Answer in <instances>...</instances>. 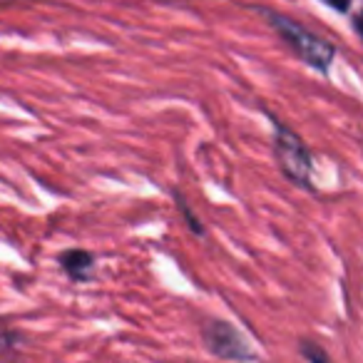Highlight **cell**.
Wrapping results in <instances>:
<instances>
[{
	"label": "cell",
	"mask_w": 363,
	"mask_h": 363,
	"mask_svg": "<svg viewBox=\"0 0 363 363\" xmlns=\"http://www.w3.org/2000/svg\"><path fill=\"white\" fill-rule=\"evenodd\" d=\"M262 16L267 18L269 26L274 28V33L291 48V52L303 62V65H308L316 72H328L333 57H336V48H333L331 43L318 38L316 33H311L308 28L298 26V23L291 21V18L281 16V13L262 11Z\"/></svg>",
	"instance_id": "obj_1"
},
{
	"label": "cell",
	"mask_w": 363,
	"mask_h": 363,
	"mask_svg": "<svg viewBox=\"0 0 363 363\" xmlns=\"http://www.w3.org/2000/svg\"><path fill=\"white\" fill-rule=\"evenodd\" d=\"M274 155H277L279 169L291 184L303 189H311V152L303 145V140L286 127L284 122L274 120Z\"/></svg>",
	"instance_id": "obj_2"
},
{
	"label": "cell",
	"mask_w": 363,
	"mask_h": 363,
	"mask_svg": "<svg viewBox=\"0 0 363 363\" xmlns=\"http://www.w3.org/2000/svg\"><path fill=\"white\" fill-rule=\"evenodd\" d=\"M209 353L224 361H257V351L249 346L244 333L229 321H209L202 331Z\"/></svg>",
	"instance_id": "obj_3"
},
{
	"label": "cell",
	"mask_w": 363,
	"mask_h": 363,
	"mask_svg": "<svg viewBox=\"0 0 363 363\" xmlns=\"http://www.w3.org/2000/svg\"><path fill=\"white\" fill-rule=\"evenodd\" d=\"M60 269L72 279V281L82 284L90 281L92 269H95V254L87 252V249H67L60 254Z\"/></svg>",
	"instance_id": "obj_4"
},
{
	"label": "cell",
	"mask_w": 363,
	"mask_h": 363,
	"mask_svg": "<svg viewBox=\"0 0 363 363\" xmlns=\"http://www.w3.org/2000/svg\"><path fill=\"white\" fill-rule=\"evenodd\" d=\"M21 343H23V336L13 328H6L0 326V363H8L18 356L21 351Z\"/></svg>",
	"instance_id": "obj_5"
},
{
	"label": "cell",
	"mask_w": 363,
	"mask_h": 363,
	"mask_svg": "<svg viewBox=\"0 0 363 363\" xmlns=\"http://www.w3.org/2000/svg\"><path fill=\"white\" fill-rule=\"evenodd\" d=\"M174 204H177V212H179L182 217L187 219V227L192 229V232L197 234V237H204V224L199 222L197 214H194L192 209H189L187 197H184V194H182V192H174Z\"/></svg>",
	"instance_id": "obj_6"
},
{
	"label": "cell",
	"mask_w": 363,
	"mask_h": 363,
	"mask_svg": "<svg viewBox=\"0 0 363 363\" xmlns=\"http://www.w3.org/2000/svg\"><path fill=\"white\" fill-rule=\"evenodd\" d=\"M298 353L303 356V361H308V363H331L328 361V353H326V348L323 346H318V343H313V341H298Z\"/></svg>",
	"instance_id": "obj_7"
},
{
	"label": "cell",
	"mask_w": 363,
	"mask_h": 363,
	"mask_svg": "<svg viewBox=\"0 0 363 363\" xmlns=\"http://www.w3.org/2000/svg\"><path fill=\"white\" fill-rule=\"evenodd\" d=\"M323 3H328V6L336 8V11H346L348 8V0H323Z\"/></svg>",
	"instance_id": "obj_8"
}]
</instances>
